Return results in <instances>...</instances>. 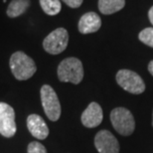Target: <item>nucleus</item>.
<instances>
[{
  "label": "nucleus",
  "mask_w": 153,
  "mask_h": 153,
  "mask_svg": "<svg viewBox=\"0 0 153 153\" xmlns=\"http://www.w3.org/2000/svg\"><path fill=\"white\" fill-rule=\"evenodd\" d=\"M39 3L42 10L49 16H55L59 14L62 9L60 0H39Z\"/></svg>",
  "instance_id": "4468645a"
},
{
  "label": "nucleus",
  "mask_w": 153,
  "mask_h": 153,
  "mask_svg": "<svg viewBox=\"0 0 153 153\" xmlns=\"http://www.w3.org/2000/svg\"><path fill=\"white\" fill-rule=\"evenodd\" d=\"M69 43V33L65 28H57L43 41V48L51 55H58L66 50Z\"/></svg>",
  "instance_id": "423d86ee"
},
{
  "label": "nucleus",
  "mask_w": 153,
  "mask_h": 153,
  "mask_svg": "<svg viewBox=\"0 0 153 153\" xmlns=\"http://www.w3.org/2000/svg\"><path fill=\"white\" fill-rule=\"evenodd\" d=\"M57 74L61 82L79 85L84 79L82 64L78 58H67L60 63Z\"/></svg>",
  "instance_id": "f03ea898"
},
{
  "label": "nucleus",
  "mask_w": 153,
  "mask_h": 153,
  "mask_svg": "<svg viewBox=\"0 0 153 153\" xmlns=\"http://www.w3.org/2000/svg\"><path fill=\"white\" fill-rule=\"evenodd\" d=\"M27 127L35 138L43 140L49 135V128L45 120L38 114H30L27 117Z\"/></svg>",
  "instance_id": "9d476101"
},
{
  "label": "nucleus",
  "mask_w": 153,
  "mask_h": 153,
  "mask_svg": "<svg viewBox=\"0 0 153 153\" xmlns=\"http://www.w3.org/2000/svg\"><path fill=\"white\" fill-rule=\"evenodd\" d=\"M16 130L13 108L5 102H0V134L9 138L16 133Z\"/></svg>",
  "instance_id": "0eeeda50"
},
{
  "label": "nucleus",
  "mask_w": 153,
  "mask_h": 153,
  "mask_svg": "<svg viewBox=\"0 0 153 153\" xmlns=\"http://www.w3.org/2000/svg\"><path fill=\"white\" fill-rule=\"evenodd\" d=\"M94 146L99 153H119V143L108 130H100L94 137Z\"/></svg>",
  "instance_id": "6e6552de"
},
{
  "label": "nucleus",
  "mask_w": 153,
  "mask_h": 153,
  "mask_svg": "<svg viewBox=\"0 0 153 153\" xmlns=\"http://www.w3.org/2000/svg\"><path fill=\"white\" fill-rule=\"evenodd\" d=\"M138 39L143 44L153 48V28L152 27H148V28L143 29L142 31L139 33Z\"/></svg>",
  "instance_id": "2eb2a0df"
},
{
  "label": "nucleus",
  "mask_w": 153,
  "mask_h": 153,
  "mask_svg": "<svg viewBox=\"0 0 153 153\" xmlns=\"http://www.w3.org/2000/svg\"><path fill=\"white\" fill-rule=\"evenodd\" d=\"M102 26V19L94 12H88L81 17L78 29L82 34H91L99 31Z\"/></svg>",
  "instance_id": "9b49d317"
},
{
  "label": "nucleus",
  "mask_w": 153,
  "mask_h": 153,
  "mask_svg": "<svg viewBox=\"0 0 153 153\" xmlns=\"http://www.w3.org/2000/svg\"><path fill=\"white\" fill-rule=\"evenodd\" d=\"M148 71H149V73L153 76V60L151 61L150 63L148 64Z\"/></svg>",
  "instance_id": "6ab92c4d"
},
{
  "label": "nucleus",
  "mask_w": 153,
  "mask_h": 153,
  "mask_svg": "<svg viewBox=\"0 0 153 153\" xmlns=\"http://www.w3.org/2000/svg\"><path fill=\"white\" fill-rule=\"evenodd\" d=\"M103 118L102 109L97 102H91L82 114L81 120L84 126L88 128L97 127L102 123Z\"/></svg>",
  "instance_id": "1a4fd4ad"
},
{
  "label": "nucleus",
  "mask_w": 153,
  "mask_h": 153,
  "mask_svg": "<svg viewBox=\"0 0 153 153\" xmlns=\"http://www.w3.org/2000/svg\"><path fill=\"white\" fill-rule=\"evenodd\" d=\"M27 153H47L45 146L37 141H32L29 143L28 148H27Z\"/></svg>",
  "instance_id": "dca6fc26"
},
{
  "label": "nucleus",
  "mask_w": 153,
  "mask_h": 153,
  "mask_svg": "<svg viewBox=\"0 0 153 153\" xmlns=\"http://www.w3.org/2000/svg\"><path fill=\"white\" fill-rule=\"evenodd\" d=\"M9 66L12 74L18 81L29 79L37 71V66L34 60L21 51H17L12 54L9 61Z\"/></svg>",
  "instance_id": "f257e3e1"
},
{
  "label": "nucleus",
  "mask_w": 153,
  "mask_h": 153,
  "mask_svg": "<svg viewBox=\"0 0 153 153\" xmlns=\"http://www.w3.org/2000/svg\"><path fill=\"white\" fill-rule=\"evenodd\" d=\"M71 8H79L82 4L84 0H62Z\"/></svg>",
  "instance_id": "f3484780"
},
{
  "label": "nucleus",
  "mask_w": 153,
  "mask_h": 153,
  "mask_svg": "<svg viewBox=\"0 0 153 153\" xmlns=\"http://www.w3.org/2000/svg\"><path fill=\"white\" fill-rule=\"evenodd\" d=\"M31 5L30 0H12L8 5L6 14L10 18H17L23 15Z\"/></svg>",
  "instance_id": "f8f14e48"
},
{
  "label": "nucleus",
  "mask_w": 153,
  "mask_h": 153,
  "mask_svg": "<svg viewBox=\"0 0 153 153\" xmlns=\"http://www.w3.org/2000/svg\"><path fill=\"white\" fill-rule=\"evenodd\" d=\"M115 79L119 87L130 94H139L145 91V84L141 76L130 70L118 71Z\"/></svg>",
  "instance_id": "39448f33"
},
{
  "label": "nucleus",
  "mask_w": 153,
  "mask_h": 153,
  "mask_svg": "<svg viewBox=\"0 0 153 153\" xmlns=\"http://www.w3.org/2000/svg\"><path fill=\"white\" fill-rule=\"evenodd\" d=\"M152 126H153V114H152Z\"/></svg>",
  "instance_id": "aec40b11"
},
{
  "label": "nucleus",
  "mask_w": 153,
  "mask_h": 153,
  "mask_svg": "<svg viewBox=\"0 0 153 153\" xmlns=\"http://www.w3.org/2000/svg\"><path fill=\"white\" fill-rule=\"evenodd\" d=\"M125 5V0H99V10L105 15L120 11Z\"/></svg>",
  "instance_id": "ddd939ff"
},
{
  "label": "nucleus",
  "mask_w": 153,
  "mask_h": 153,
  "mask_svg": "<svg viewBox=\"0 0 153 153\" xmlns=\"http://www.w3.org/2000/svg\"><path fill=\"white\" fill-rule=\"evenodd\" d=\"M148 18H149V21H150L151 24L153 25V6L148 11Z\"/></svg>",
  "instance_id": "a211bd4d"
},
{
  "label": "nucleus",
  "mask_w": 153,
  "mask_h": 153,
  "mask_svg": "<svg viewBox=\"0 0 153 153\" xmlns=\"http://www.w3.org/2000/svg\"><path fill=\"white\" fill-rule=\"evenodd\" d=\"M41 102L47 117L51 121H57L61 116L60 100L54 88L49 85H44L41 88Z\"/></svg>",
  "instance_id": "20e7f679"
},
{
  "label": "nucleus",
  "mask_w": 153,
  "mask_h": 153,
  "mask_svg": "<svg viewBox=\"0 0 153 153\" xmlns=\"http://www.w3.org/2000/svg\"><path fill=\"white\" fill-rule=\"evenodd\" d=\"M112 126L119 134L128 136L135 129V121L132 114L125 108H116L111 112Z\"/></svg>",
  "instance_id": "7ed1b4c3"
}]
</instances>
